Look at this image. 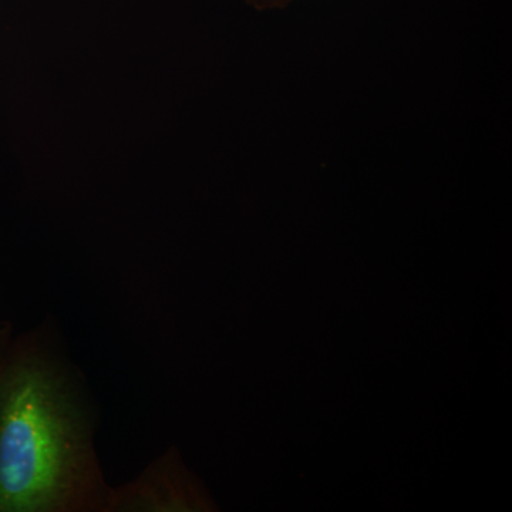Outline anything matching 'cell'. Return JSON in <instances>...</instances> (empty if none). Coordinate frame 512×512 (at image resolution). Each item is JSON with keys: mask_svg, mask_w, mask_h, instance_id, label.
<instances>
[{"mask_svg": "<svg viewBox=\"0 0 512 512\" xmlns=\"http://www.w3.org/2000/svg\"><path fill=\"white\" fill-rule=\"evenodd\" d=\"M84 384L47 328L15 336L0 380V512H106Z\"/></svg>", "mask_w": 512, "mask_h": 512, "instance_id": "1", "label": "cell"}, {"mask_svg": "<svg viewBox=\"0 0 512 512\" xmlns=\"http://www.w3.org/2000/svg\"><path fill=\"white\" fill-rule=\"evenodd\" d=\"M207 510L177 450L148 464L140 476L111 488L106 512H184Z\"/></svg>", "mask_w": 512, "mask_h": 512, "instance_id": "2", "label": "cell"}, {"mask_svg": "<svg viewBox=\"0 0 512 512\" xmlns=\"http://www.w3.org/2000/svg\"><path fill=\"white\" fill-rule=\"evenodd\" d=\"M13 326L9 322H0V380L8 360L10 346L13 342Z\"/></svg>", "mask_w": 512, "mask_h": 512, "instance_id": "3", "label": "cell"}, {"mask_svg": "<svg viewBox=\"0 0 512 512\" xmlns=\"http://www.w3.org/2000/svg\"><path fill=\"white\" fill-rule=\"evenodd\" d=\"M249 2L258 9H274L284 8V6L289 5L292 0H249Z\"/></svg>", "mask_w": 512, "mask_h": 512, "instance_id": "4", "label": "cell"}]
</instances>
